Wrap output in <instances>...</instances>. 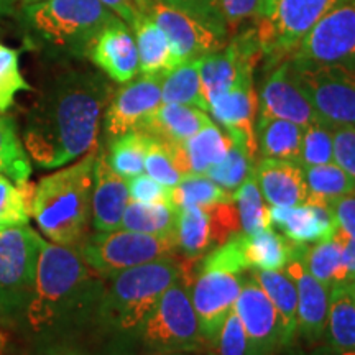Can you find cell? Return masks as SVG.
Returning a JSON list of instances; mask_svg holds the SVG:
<instances>
[{
    "label": "cell",
    "instance_id": "51",
    "mask_svg": "<svg viewBox=\"0 0 355 355\" xmlns=\"http://www.w3.org/2000/svg\"><path fill=\"white\" fill-rule=\"evenodd\" d=\"M340 235V234H339ZM343 239V257H340V282H355V239Z\"/></svg>",
    "mask_w": 355,
    "mask_h": 355
},
{
    "label": "cell",
    "instance_id": "55",
    "mask_svg": "<svg viewBox=\"0 0 355 355\" xmlns=\"http://www.w3.org/2000/svg\"><path fill=\"white\" fill-rule=\"evenodd\" d=\"M8 347V337L6 332L0 331V355H6Z\"/></svg>",
    "mask_w": 355,
    "mask_h": 355
},
{
    "label": "cell",
    "instance_id": "58",
    "mask_svg": "<svg viewBox=\"0 0 355 355\" xmlns=\"http://www.w3.org/2000/svg\"><path fill=\"white\" fill-rule=\"evenodd\" d=\"M135 2H137V6H139L140 12H144V10H145V7H146V3H148L150 0H135Z\"/></svg>",
    "mask_w": 355,
    "mask_h": 355
},
{
    "label": "cell",
    "instance_id": "43",
    "mask_svg": "<svg viewBox=\"0 0 355 355\" xmlns=\"http://www.w3.org/2000/svg\"><path fill=\"white\" fill-rule=\"evenodd\" d=\"M201 268H212V270H224V272L242 275L247 272L248 263L243 254L242 245V232L232 235L229 241L220 243L219 247L212 248L209 254H206Z\"/></svg>",
    "mask_w": 355,
    "mask_h": 355
},
{
    "label": "cell",
    "instance_id": "48",
    "mask_svg": "<svg viewBox=\"0 0 355 355\" xmlns=\"http://www.w3.org/2000/svg\"><path fill=\"white\" fill-rule=\"evenodd\" d=\"M219 8L222 20L227 30H230L248 20H259L261 15V0H219Z\"/></svg>",
    "mask_w": 355,
    "mask_h": 355
},
{
    "label": "cell",
    "instance_id": "37",
    "mask_svg": "<svg viewBox=\"0 0 355 355\" xmlns=\"http://www.w3.org/2000/svg\"><path fill=\"white\" fill-rule=\"evenodd\" d=\"M171 202L176 207L212 206L219 202H234V193L222 189L206 175H184L175 188H171Z\"/></svg>",
    "mask_w": 355,
    "mask_h": 355
},
{
    "label": "cell",
    "instance_id": "26",
    "mask_svg": "<svg viewBox=\"0 0 355 355\" xmlns=\"http://www.w3.org/2000/svg\"><path fill=\"white\" fill-rule=\"evenodd\" d=\"M139 51V69L146 76H165L178 61L163 30L146 13H140L130 26Z\"/></svg>",
    "mask_w": 355,
    "mask_h": 355
},
{
    "label": "cell",
    "instance_id": "18",
    "mask_svg": "<svg viewBox=\"0 0 355 355\" xmlns=\"http://www.w3.org/2000/svg\"><path fill=\"white\" fill-rule=\"evenodd\" d=\"M303 248L304 245L293 243L291 257L283 270L293 279L298 293V331L314 343L326 332L331 288L308 272L303 261Z\"/></svg>",
    "mask_w": 355,
    "mask_h": 355
},
{
    "label": "cell",
    "instance_id": "47",
    "mask_svg": "<svg viewBox=\"0 0 355 355\" xmlns=\"http://www.w3.org/2000/svg\"><path fill=\"white\" fill-rule=\"evenodd\" d=\"M130 201L144 204H173L171 188H166L148 175H141L127 180ZM175 206V204H173Z\"/></svg>",
    "mask_w": 355,
    "mask_h": 355
},
{
    "label": "cell",
    "instance_id": "56",
    "mask_svg": "<svg viewBox=\"0 0 355 355\" xmlns=\"http://www.w3.org/2000/svg\"><path fill=\"white\" fill-rule=\"evenodd\" d=\"M319 355H352V354H350V350H334V349L327 347L326 350H322Z\"/></svg>",
    "mask_w": 355,
    "mask_h": 355
},
{
    "label": "cell",
    "instance_id": "16",
    "mask_svg": "<svg viewBox=\"0 0 355 355\" xmlns=\"http://www.w3.org/2000/svg\"><path fill=\"white\" fill-rule=\"evenodd\" d=\"M241 288V275L224 270L201 268V273L189 290V296L198 314L202 336L209 344L214 343L225 318L234 309Z\"/></svg>",
    "mask_w": 355,
    "mask_h": 355
},
{
    "label": "cell",
    "instance_id": "8",
    "mask_svg": "<svg viewBox=\"0 0 355 355\" xmlns=\"http://www.w3.org/2000/svg\"><path fill=\"white\" fill-rule=\"evenodd\" d=\"M43 239L28 225L0 230V318L24 314L32 296Z\"/></svg>",
    "mask_w": 355,
    "mask_h": 355
},
{
    "label": "cell",
    "instance_id": "5",
    "mask_svg": "<svg viewBox=\"0 0 355 355\" xmlns=\"http://www.w3.org/2000/svg\"><path fill=\"white\" fill-rule=\"evenodd\" d=\"M184 277V266L176 257L123 270L104 285L99 316L119 331H139L168 288Z\"/></svg>",
    "mask_w": 355,
    "mask_h": 355
},
{
    "label": "cell",
    "instance_id": "11",
    "mask_svg": "<svg viewBox=\"0 0 355 355\" xmlns=\"http://www.w3.org/2000/svg\"><path fill=\"white\" fill-rule=\"evenodd\" d=\"M295 61L355 68V0H343L303 38Z\"/></svg>",
    "mask_w": 355,
    "mask_h": 355
},
{
    "label": "cell",
    "instance_id": "50",
    "mask_svg": "<svg viewBox=\"0 0 355 355\" xmlns=\"http://www.w3.org/2000/svg\"><path fill=\"white\" fill-rule=\"evenodd\" d=\"M334 216L337 234L345 239H355V189L339 198L331 206Z\"/></svg>",
    "mask_w": 355,
    "mask_h": 355
},
{
    "label": "cell",
    "instance_id": "3",
    "mask_svg": "<svg viewBox=\"0 0 355 355\" xmlns=\"http://www.w3.org/2000/svg\"><path fill=\"white\" fill-rule=\"evenodd\" d=\"M96 158L97 146L35 184L30 216L53 243L79 250L86 241L92 217Z\"/></svg>",
    "mask_w": 355,
    "mask_h": 355
},
{
    "label": "cell",
    "instance_id": "17",
    "mask_svg": "<svg viewBox=\"0 0 355 355\" xmlns=\"http://www.w3.org/2000/svg\"><path fill=\"white\" fill-rule=\"evenodd\" d=\"M234 309L243 324L252 354L270 355L279 345H285L278 311L254 278L242 282Z\"/></svg>",
    "mask_w": 355,
    "mask_h": 355
},
{
    "label": "cell",
    "instance_id": "15",
    "mask_svg": "<svg viewBox=\"0 0 355 355\" xmlns=\"http://www.w3.org/2000/svg\"><path fill=\"white\" fill-rule=\"evenodd\" d=\"M162 78L141 74L110 97L104 110V132L109 140L139 130L141 123L162 104Z\"/></svg>",
    "mask_w": 355,
    "mask_h": 355
},
{
    "label": "cell",
    "instance_id": "1",
    "mask_svg": "<svg viewBox=\"0 0 355 355\" xmlns=\"http://www.w3.org/2000/svg\"><path fill=\"white\" fill-rule=\"evenodd\" d=\"M110 91L102 74L79 68L61 71L44 83L21 132L30 159L42 168H60L91 152Z\"/></svg>",
    "mask_w": 355,
    "mask_h": 355
},
{
    "label": "cell",
    "instance_id": "29",
    "mask_svg": "<svg viewBox=\"0 0 355 355\" xmlns=\"http://www.w3.org/2000/svg\"><path fill=\"white\" fill-rule=\"evenodd\" d=\"M324 336L334 350H355V304L347 283H336L329 291V309Z\"/></svg>",
    "mask_w": 355,
    "mask_h": 355
},
{
    "label": "cell",
    "instance_id": "20",
    "mask_svg": "<svg viewBox=\"0 0 355 355\" xmlns=\"http://www.w3.org/2000/svg\"><path fill=\"white\" fill-rule=\"evenodd\" d=\"M270 227L279 230L283 237L295 245L329 241L337 234L331 207L319 204L270 206Z\"/></svg>",
    "mask_w": 355,
    "mask_h": 355
},
{
    "label": "cell",
    "instance_id": "21",
    "mask_svg": "<svg viewBox=\"0 0 355 355\" xmlns=\"http://www.w3.org/2000/svg\"><path fill=\"white\" fill-rule=\"evenodd\" d=\"M130 201L127 180L110 168L105 152H97L92 188V227L97 232L121 229L123 211Z\"/></svg>",
    "mask_w": 355,
    "mask_h": 355
},
{
    "label": "cell",
    "instance_id": "33",
    "mask_svg": "<svg viewBox=\"0 0 355 355\" xmlns=\"http://www.w3.org/2000/svg\"><path fill=\"white\" fill-rule=\"evenodd\" d=\"M303 170L306 188H308L306 204L331 207L337 199L355 189V181L334 162L326 163V165L308 166Z\"/></svg>",
    "mask_w": 355,
    "mask_h": 355
},
{
    "label": "cell",
    "instance_id": "35",
    "mask_svg": "<svg viewBox=\"0 0 355 355\" xmlns=\"http://www.w3.org/2000/svg\"><path fill=\"white\" fill-rule=\"evenodd\" d=\"M150 140L141 130H132L117 137L110 144L109 153H105L112 170L122 176L123 180H130L145 171V155L148 150Z\"/></svg>",
    "mask_w": 355,
    "mask_h": 355
},
{
    "label": "cell",
    "instance_id": "30",
    "mask_svg": "<svg viewBox=\"0 0 355 355\" xmlns=\"http://www.w3.org/2000/svg\"><path fill=\"white\" fill-rule=\"evenodd\" d=\"M242 245L250 270H283L293 250V243L272 227L242 232Z\"/></svg>",
    "mask_w": 355,
    "mask_h": 355
},
{
    "label": "cell",
    "instance_id": "60",
    "mask_svg": "<svg viewBox=\"0 0 355 355\" xmlns=\"http://www.w3.org/2000/svg\"><path fill=\"white\" fill-rule=\"evenodd\" d=\"M162 355H184V354H181V352H163Z\"/></svg>",
    "mask_w": 355,
    "mask_h": 355
},
{
    "label": "cell",
    "instance_id": "61",
    "mask_svg": "<svg viewBox=\"0 0 355 355\" xmlns=\"http://www.w3.org/2000/svg\"><path fill=\"white\" fill-rule=\"evenodd\" d=\"M350 354H352V355H355V350H350Z\"/></svg>",
    "mask_w": 355,
    "mask_h": 355
},
{
    "label": "cell",
    "instance_id": "10",
    "mask_svg": "<svg viewBox=\"0 0 355 355\" xmlns=\"http://www.w3.org/2000/svg\"><path fill=\"white\" fill-rule=\"evenodd\" d=\"M290 61L296 83L318 117L329 125L355 127V68Z\"/></svg>",
    "mask_w": 355,
    "mask_h": 355
},
{
    "label": "cell",
    "instance_id": "25",
    "mask_svg": "<svg viewBox=\"0 0 355 355\" xmlns=\"http://www.w3.org/2000/svg\"><path fill=\"white\" fill-rule=\"evenodd\" d=\"M176 247L186 259H201L212 248L220 245L214 219L207 206L180 207L176 224Z\"/></svg>",
    "mask_w": 355,
    "mask_h": 355
},
{
    "label": "cell",
    "instance_id": "19",
    "mask_svg": "<svg viewBox=\"0 0 355 355\" xmlns=\"http://www.w3.org/2000/svg\"><path fill=\"white\" fill-rule=\"evenodd\" d=\"M87 58L114 83H130L140 73L132 28L121 19L101 30L89 48Z\"/></svg>",
    "mask_w": 355,
    "mask_h": 355
},
{
    "label": "cell",
    "instance_id": "2",
    "mask_svg": "<svg viewBox=\"0 0 355 355\" xmlns=\"http://www.w3.org/2000/svg\"><path fill=\"white\" fill-rule=\"evenodd\" d=\"M76 248L43 241L24 318L37 334L53 332L87 309L99 308L105 283Z\"/></svg>",
    "mask_w": 355,
    "mask_h": 355
},
{
    "label": "cell",
    "instance_id": "41",
    "mask_svg": "<svg viewBox=\"0 0 355 355\" xmlns=\"http://www.w3.org/2000/svg\"><path fill=\"white\" fill-rule=\"evenodd\" d=\"M32 86L20 73L19 51L0 43V112H7L20 91H30Z\"/></svg>",
    "mask_w": 355,
    "mask_h": 355
},
{
    "label": "cell",
    "instance_id": "28",
    "mask_svg": "<svg viewBox=\"0 0 355 355\" xmlns=\"http://www.w3.org/2000/svg\"><path fill=\"white\" fill-rule=\"evenodd\" d=\"M255 135L260 158L298 163L303 127L282 119H257Z\"/></svg>",
    "mask_w": 355,
    "mask_h": 355
},
{
    "label": "cell",
    "instance_id": "40",
    "mask_svg": "<svg viewBox=\"0 0 355 355\" xmlns=\"http://www.w3.org/2000/svg\"><path fill=\"white\" fill-rule=\"evenodd\" d=\"M332 162L334 155H332V128L329 123L318 121L303 128L298 165L308 168Z\"/></svg>",
    "mask_w": 355,
    "mask_h": 355
},
{
    "label": "cell",
    "instance_id": "38",
    "mask_svg": "<svg viewBox=\"0 0 355 355\" xmlns=\"http://www.w3.org/2000/svg\"><path fill=\"white\" fill-rule=\"evenodd\" d=\"M234 204L241 219L242 232L252 234L270 227V207L265 204L254 176L243 181L241 188L234 191Z\"/></svg>",
    "mask_w": 355,
    "mask_h": 355
},
{
    "label": "cell",
    "instance_id": "57",
    "mask_svg": "<svg viewBox=\"0 0 355 355\" xmlns=\"http://www.w3.org/2000/svg\"><path fill=\"white\" fill-rule=\"evenodd\" d=\"M347 286H349V293H350V296H352L354 304H355V282L347 283Z\"/></svg>",
    "mask_w": 355,
    "mask_h": 355
},
{
    "label": "cell",
    "instance_id": "53",
    "mask_svg": "<svg viewBox=\"0 0 355 355\" xmlns=\"http://www.w3.org/2000/svg\"><path fill=\"white\" fill-rule=\"evenodd\" d=\"M17 0H0V15H7L13 10Z\"/></svg>",
    "mask_w": 355,
    "mask_h": 355
},
{
    "label": "cell",
    "instance_id": "46",
    "mask_svg": "<svg viewBox=\"0 0 355 355\" xmlns=\"http://www.w3.org/2000/svg\"><path fill=\"white\" fill-rule=\"evenodd\" d=\"M334 163L355 181V127L331 125Z\"/></svg>",
    "mask_w": 355,
    "mask_h": 355
},
{
    "label": "cell",
    "instance_id": "44",
    "mask_svg": "<svg viewBox=\"0 0 355 355\" xmlns=\"http://www.w3.org/2000/svg\"><path fill=\"white\" fill-rule=\"evenodd\" d=\"M144 166L146 175L163 186H166V188H175L183 178L181 171L175 165V159H173L168 146L157 139L150 140Z\"/></svg>",
    "mask_w": 355,
    "mask_h": 355
},
{
    "label": "cell",
    "instance_id": "32",
    "mask_svg": "<svg viewBox=\"0 0 355 355\" xmlns=\"http://www.w3.org/2000/svg\"><path fill=\"white\" fill-rule=\"evenodd\" d=\"M163 104H184L201 110H209L206 97L202 94L199 60L184 61L162 78Z\"/></svg>",
    "mask_w": 355,
    "mask_h": 355
},
{
    "label": "cell",
    "instance_id": "13",
    "mask_svg": "<svg viewBox=\"0 0 355 355\" xmlns=\"http://www.w3.org/2000/svg\"><path fill=\"white\" fill-rule=\"evenodd\" d=\"M259 97L254 87V69H245L234 86L209 104V112L225 128L235 145L245 152L252 162L257 159L255 114Z\"/></svg>",
    "mask_w": 355,
    "mask_h": 355
},
{
    "label": "cell",
    "instance_id": "7",
    "mask_svg": "<svg viewBox=\"0 0 355 355\" xmlns=\"http://www.w3.org/2000/svg\"><path fill=\"white\" fill-rule=\"evenodd\" d=\"M78 252L96 273L110 278L133 266L173 257L178 247L175 237L117 229L87 235Z\"/></svg>",
    "mask_w": 355,
    "mask_h": 355
},
{
    "label": "cell",
    "instance_id": "42",
    "mask_svg": "<svg viewBox=\"0 0 355 355\" xmlns=\"http://www.w3.org/2000/svg\"><path fill=\"white\" fill-rule=\"evenodd\" d=\"M30 204L19 184L0 175V230L28 225Z\"/></svg>",
    "mask_w": 355,
    "mask_h": 355
},
{
    "label": "cell",
    "instance_id": "52",
    "mask_svg": "<svg viewBox=\"0 0 355 355\" xmlns=\"http://www.w3.org/2000/svg\"><path fill=\"white\" fill-rule=\"evenodd\" d=\"M101 2L128 26H132L141 13L135 0H101Z\"/></svg>",
    "mask_w": 355,
    "mask_h": 355
},
{
    "label": "cell",
    "instance_id": "6",
    "mask_svg": "<svg viewBox=\"0 0 355 355\" xmlns=\"http://www.w3.org/2000/svg\"><path fill=\"white\" fill-rule=\"evenodd\" d=\"M139 332L146 347L162 352H191L207 344L191 303L186 277L168 288Z\"/></svg>",
    "mask_w": 355,
    "mask_h": 355
},
{
    "label": "cell",
    "instance_id": "45",
    "mask_svg": "<svg viewBox=\"0 0 355 355\" xmlns=\"http://www.w3.org/2000/svg\"><path fill=\"white\" fill-rule=\"evenodd\" d=\"M212 345H214V355H254L243 324L235 309L230 311L229 316L225 318Z\"/></svg>",
    "mask_w": 355,
    "mask_h": 355
},
{
    "label": "cell",
    "instance_id": "12",
    "mask_svg": "<svg viewBox=\"0 0 355 355\" xmlns=\"http://www.w3.org/2000/svg\"><path fill=\"white\" fill-rule=\"evenodd\" d=\"M141 13H146L166 35L178 64L201 60L227 44L229 32L170 3L150 0Z\"/></svg>",
    "mask_w": 355,
    "mask_h": 355
},
{
    "label": "cell",
    "instance_id": "22",
    "mask_svg": "<svg viewBox=\"0 0 355 355\" xmlns=\"http://www.w3.org/2000/svg\"><path fill=\"white\" fill-rule=\"evenodd\" d=\"M261 196L270 206H301L306 204L304 170L298 163L285 159L260 158L252 171Z\"/></svg>",
    "mask_w": 355,
    "mask_h": 355
},
{
    "label": "cell",
    "instance_id": "59",
    "mask_svg": "<svg viewBox=\"0 0 355 355\" xmlns=\"http://www.w3.org/2000/svg\"><path fill=\"white\" fill-rule=\"evenodd\" d=\"M24 6H28V3H35V2H42V0H21Z\"/></svg>",
    "mask_w": 355,
    "mask_h": 355
},
{
    "label": "cell",
    "instance_id": "54",
    "mask_svg": "<svg viewBox=\"0 0 355 355\" xmlns=\"http://www.w3.org/2000/svg\"><path fill=\"white\" fill-rule=\"evenodd\" d=\"M275 2H277V0H261V15H260V19H263V17H266L270 12H272Z\"/></svg>",
    "mask_w": 355,
    "mask_h": 355
},
{
    "label": "cell",
    "instance_id": "31",
    "mask_svg": "<svg viewBox=\"0 0 355 355\" xmlns=\"http://www.w3.org/2000/svg\"><path fill=\"white\" fill-rule=\"evenodd\" d=\"M180 207L173 204H144L128 201L121 229L159 237H175Z\"/></svg>",
    "mask_w": 355,
    "mask_h": 355
},
{
    "label": "cell",
    "instance_id": "27",
    "mask_svg": "<svg viewBox=\"0 0 355 355\" xmlns=\"http://www.w3.org/2000/svg\"><path fill=\"white\" fill-rule=\"evenodd\" d=\"M252 278L259 283L278 311L285 345H288L298 331V293L295 283L285 270H254Z\"/></svg>",
    "mask_w": 355,
    "mask_h": 355
},
{
    "label": "cell",
    "instance_id": "23",
    "mask_svg": "<svg viewBox=\"0 0 355 355\" xmlns=\"http://www.w3.org/2000/svg\"><path fill=\"white\" fill-rule=\"evenodd\" d=\"M181 175H206L207 170L227 155L232 140L219 125L206 127L181 144H165Z\"/></svg>",
    "mask_w": 355,
    "mask_h": 355
},
{
    "label": "cell",
    "instance_id": "36",
    "mask_svg": "<svg viewBox=\"0 0 355 355\" xmlns=\"http://www.w3.org/2000/svg\"><path fill=\"white\" fill-rule=\"evenodd\" d=\"M340 257H343V239L339 234L329 241L304 245L303 261L308 272L327 288L340 282Z\"/></svg>",
    "mask_w": 355,
    "mask_h": 355
},
{
    "label": "cell",
    "instance_id": "39",
    "mask_svg": "<svg viewBox=\"0 0 355 355\" xmlns=\"http://www.w3.org/2000/svg\"><path fill=\"white\" fill-rule=\"evenodd\" d=\"M254 165L255 163L247 157L241 146L235 145L232 141L224 159L216 163V165H212L207 170L206 176L214 181L216 184H219L222 189L234 193L235 189L241 188L243 181L252 176Z\"/></svg>",
    "mask_w": 355,
    "mask_h": 355
},
{
    "label": "cell",
    "instance_id": "9",
    "mask_svg": "<svg viewBox=\"0 0 355 355\" xmlns=\"http://www.w3.org/2000/svg\"><path fill=\"white\" fill-rule=\"evenodd\" d=\"M343 0H277L272 12L255 21L261 56L268 68L286 60L318 21Z\"/></svg>",
    "mask_w": 355,
    "mask_h": 355
},
{
    "label": "cell",
    "instance_id": "14",
    "mask_svg": "<svg viewBox=\"0 0 355 355\" xmlns=\"http://www.w3.org/2000/svg\"><path fill=\"white\" fill-rule=\"evenodd\" d=\"M270 68L259 94V119H282L303 128L321 121L296 83L290 58Z\"/></svg>",
    "mask_w": 355,
    "mask_h": 355
},
{
    "label": "cell",
    "instance_id": "34",
    "mask_svg": "<svg viewBox=\"0 0 355 355\" xmlns=\"http://www.w3.org/2000/svg\"><path fill=\"white\" fill-rule=\"evenodd\" d=\"M0 175L15 184L26 183L32 175V159L17 132V123L3 112H0Z\"/></svg>",
    "mask_w": 355,
    "mask_h": 355
},
{
    "label": "cell",
    "instance_id": "24",
    "mask_svg": "<svg viewBox=\"0 0 355 355\" xmlns=\"http://www.w3.org/2000/svg\"><path fill=\"white\" fill-rule=\"evenodd\" d=\"M212 122L206 110L184 104H159L139 130L163 144H181Z\"/></svg>",
    "mask_w": 355,
    "mask_h": 355
},
{
    "label": "cell",
    "instance_id": "4",
    "mask_svg": "<svg viewBox=\"0 0 355 355\" xmlns=\"http://www.w3.org/2000/svg\"><path fill=\"white\" fill-rule=\"evenodd\" d=\"M117 19L101 0H42L21 8L26 44L56 60L87 56L101 30Z\"/></svg>",
    "mask_w": 355,
    "mask_h": 355
},
{
    "label": "cell",
    "instance_id": "49",
    "mask_svg": "<svg viewBox=\"0 0 355 355\" xmlns=\"http://www.w3.org/2000/svg\"><path fill=\"white\" fill-rule=\"evenodd\" d=\"M159 2L170 3L173 7L193 13V15L199 17V19L209 21L211 25L217 26V28L229 32L224 20H222L219 0H159Z\"/></svg>",
    "mask_w": 355,
    "mask_h": 355
}]
</instances>
